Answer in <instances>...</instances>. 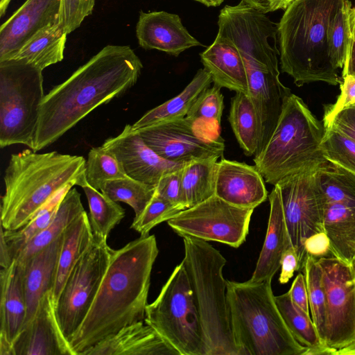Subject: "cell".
I'll return each instance as SVG.
<instances>
[{
  "label": "cell",
  "instance_id": "cell-1",
  "mask_svg": "<svg viewBox=\"0 0 355 355\" xmlns=\"http://www.w3.org/2000/svg\"><path fill=\"white\" fill-rule=\"evenodd\" d=\"M143 64L128 46L109 44L44 95L33 150L52 144L97 107L137 83Z\"/></svg>",
  "mask_w": 355,
  "mask_h": 355
},
{
  "label": "cell",
  "instance_id": "cell-2",
  "mask_svg": "<svg viewBox=\"0 0 355 355\" xmlns=\"http://www.w3.org/2000/svg\"><path fill=\"white\" fill-rule=\"evenodd\" d=\"M158 253L155 235L140 236L119 249H112L94 302L69 340L75 355H81L124 327L144 320L151 272Z\"/></svg>",
  "mask_w": 355,
  "mask_h": 355
},
{
  "label": "cell",
  "instance_id": "cell-3",
  "mask_svg": "<svg viewBox=\"0 0 355 355\" xmlns=\"http://www.w3.org/2000/svg\"><path fill=\"white\" fill-rule=\"evenodd\" d=\"M82 156L26 149L10 156L5 170L1 225L16 230L29 223L60 191L86 178Z\"/></svg>",
  "mask_w": 355,
  "mask_h": 355
},
{
  "label": "cell",
  "instance_id": "cell-4",
  "mask_svg": "<svg viewBox=\"0 0 355 355\" xmlns=\"http://www.w3.org/2000/svg\"><path fill=\"white\" fill-rule=\"evenodd\" d=\"M345 0H295L277 24L281 69L295 84L341 83L329 55V25Z\"/></svg>",
  "mask_w": 355,
  "mask_h": 355
},
{
  "label": "cell",
  "instance_id": "cell-5",
  "mask_svg": "<svg viewBox=\"0 0 355 355\" xmlns=\"http://www.w3.org/2000/svg\"><path fill=\"white\" fill-rule=\"evenodd\" d=\"M182 262L193 291L206 355H242L234 334L223 270L226 259L207 241L182 236Z\"/></svg>",
  "mask_w": 355,
  "mask_h": 355
},
{
  "label": "cell",
  "instance_id": "cell-6",
  "mask_svg": "<svg viewBox=\"0 0 355 355\" xmlns=\"http://www.w3.org/2000/svg\"><path fill=\"white\" fill-rule=\"evenodd\" d=\"M272 279L227 280L232 325L242 355H306L284 322L275 301Z\"/></svg>",
  "mask_w": 355,
  "mask_h": 355
},
{
  "label": "cell",
  "instance_id": "cell-7",
  "mask_svg": "<svg viewBox=\"0 0 355 355\" xmlns=\"http://www.w3.org/2000/svg\"><path fill=\"white\" fill-rule=\"evenodd\" d=\"M324 131L303 100L291 93L270 140L254 156L265 182L275 185L291 173L329 162L320 147Z\"/></svg>",
  "mask_w": 355,
  "mask_h": 355
},
{
  "label": "cell",
  "instance_id": "cell-8",
  "mask_svg": "<svg viewBox=\"0 0 355 355\" xmlns=\"http://www.w3.org/2000/svg\"><path fill=\"white\" fill-rule=\"evenodd\" d=\"M42 70L23 60L0 61V146L33 149L44 98Z\"/></svg>",
  "mask_w": 355,
  "mask_h": 355
},
{
  "label": "cell",
  "instance_id": "cell-9",
  "mask_svg": "<svg viewBox=\"0 0 355 355\" xmlns=\"http://www.w3.org/2000/svg\"><path fill=\"white\" fill-rule=\"evenodd\" d=\"M144 322L180 355H206L193 291L181 262L157 298L146 308Z\"/></svg>",
  "mask_w": 355,
  "mask_h": 355
},
{
  "label": "cell",
  "instance_id": "cell-10",
  "mask_svg": "<svg viewBox=\"0 0 355 355\" xmlns=\"http://www.w3.org/2000/svg\"><path fill=\"white\" fill-rule=\"evenodd\" d=\"M323 166L295 172L276 184L280 191L288 235L297 254L300 270L303 269L307 254L306 241L316 234L325 233L324 214L327 202L319 180V170Z\"/></svg>",
  "mask_w": 355,
  "mask_h": 355
},
{
  "label": "cell",
  "instance_id": "cell-11",
  "mask_svg": "<svg viewBox=\"0 0 355 355\" xmlns=\"http://www.w3.org/2000/svg\"><path fill=\"white\" fill-rule=\"evenodd\" d=\"M112 249L93 234L92 242L69 275L55 306L58 324L69 340L85 318L108 268Z\"/></svg>",
  "mask_w": 355,
  "mask_h": 355
},
{
  "label": "cell",
  "instance_id": "cell-12",
  "mask_svg": "<svg viewBox=\"0 0 355 355\" xmlns=\"http://www.w3.org/2000/svg\"><path fill=\"white\" fill-rule=\"evenodd\" d=\"M218 36L230 41L245 64L279 75L276 47L277 24L266 13L245 3L225 6L218 20Z\"/></svg>",
  "mask_w": 355,
  "mask_h": 355
},
{
  "label": "cell",
  "instance_id": "cell-13",
  "mask_svg": "<svg viewBox=\"0 0 355 355\" xmlns=\"http://www.w3.org/2000/svg\"><path fill=\"white\" fill-rule=\"evenodd\" d=\"M253 208L234 206L213 196L167 221L180 236L217 241L238 248L245 241Z\"/></svg>",
  "mask_w": 355,
  "mask_h": 355
},
{
  "label": "cell",
  "instance_id": "cell-14",
  "mask_svg": "<svg viewBox=\"0 0 355 355\" xmlns=\"http://www.w3.org/2000/svg\"><path fill=\"white\" fill-rule=\"evenodd\" d=\"M318 261L326 297L325 344L336 351L355 341V266L334 256Z\"/></svg>",
  "mask_w": 355,
  "mask_h": 355
},
{
  "label": "cell",
  "instance_id": "cell-15",
  "mask_svg": "<svg viewBox=\"0 0 355 355\" xmlns=\"http://www.w3.org/2000/svg\"><path fill=\"white\" fill-rule=\"evenodd\" d=\"M136 131L158 155L173 162L220 158L225 150L224 140L219 135L206 134L187 117Z\"/></svg>",
  "mask_w": 355,
  "mask_h": 355
},
{
  "label": "cell",
  "instance_id": "cell-16",
  "mask_svg": "<svg viewBox=\"0 0 355 355\" xmlns=\"http://www.w3.org/2000/svg\"><path fill=\"white\" fill-rule=\"evenodd\" d=\"M102 146L116 157L128 177L154 187L163 175L186 164L161 157L130 124L117 136L107 139Z\"/></svg>",
  "mask_w": 355,
  "mask_h": 355
},
{
  "label": "cell",
  "instance_id": "cell-17",
  "mask_svg": "<svg viewBox=\"0 0 355 355\" xmlns=\"http://www.w3.org/2000/svg\"><path fill=\"white\" fill-rule=\"evenodd\" d=\"M11 355H75L58 324L51 291L42 297L33 317L15 338Z\"/></svg>",
  "mask_w": 355,
  "mask_h": 355
},
{
  "label": "cell",
  "instance_id": "cell-18",
  "mask_svg": "<svg viewBox=\"0 0 355 355\" xmlns=\"http://www.w3.org/2000/svg\"><path fill=\"white\" fill-rule=\"evenodd\" d=\"M60 0H26L0 28V61L12 59L46 26L59 22Z\"/></svg>",
  "mask_w": 355,
  "mask_h": 355
},
{
  "label": "cell",
  "instance_id": "cell-19",
  "mask_svg": "<svg viewBox=\"0 0 355 355\" xmlns=\"http://www.w3.org/2000/svg\"><path fill=\"white\" fill-rule=\"evenodd\" d=\"M245 64L248 76L249 96L257 112L260 125L256 156L270 140L291 92L281 83L279 75Z\"/></svg>",
  "mask_w": 355,
  "mask_h": 355
},
{
  "label": "cell",
  "instance_id": "cell-20",
  "mask_svg": "<svg viewBox=\"0 0 355 355\" xmlns=\"http://www.w3.org/2000/svg\"><path fill=\"white\" fill-rule=\"evenodd\" d=\"M255 166L221 159L217 162L215 196L234 206L254 209L268 198Z\"/></svg>",
  "mask_w": 355,
  "mask_h": 355
},
{
  "label": "cell",
  "instance_id": "cell-21",
  "mask_svg": "<svg viewBox=\"0 0 355 355\" xmlns=\"http://www.w3.org/2000/svg\"><path fill=\"white\" fill-rule=\"evenodd\" d=\"M136 36L141 48L174 56L191 47L202 45L183 26L179 15L166 11H140Z\"/></svg>",
  "mask_w": 355,
  "mask_h": 355
},
{
  "label": "cell",
  "instance_id": "cell-22",
  "mask_svg": "<svg viewBox=\"0 0 355 355\" xmlns=\"http://www.w3.org/2000/svg\"><path fill=\"white\" fill-rule=\"evenodd\" d=\"M0 285V355H11L27 313L22 270L17 262L1 268Z\"/></svg>",
  "mask_w": 355,
  "mask_h": 355
},
{
  "label": "cell",
  "instance_id": "cell-23",
  "mask_svg": "<svg viewBox=\"0 0 355 355\" xmlns=\"http://www.w3.org/2000/svg\"><path fill=\"white\" fill-rule=\"evenodd\" d=\"M81 355H180L150 325L138 321L124 327Z\"/></svg>",
  "mask_w": 355,
  "mask_h": 355
},
{
  "label": "cell",
  "instance_id": "cell-24",
  "mask_svg": "<svg viewBox=\"0 0 355 355\" xmlns=\"http://www.w3.org/2000/svg\"><path fill=\"white\" fill-rule=\"evenodd\" d=\"M63 233L51 243L22 262L21 268L27 313L24 324L33 317L42 297L52 291L56 277Z\"/></svg>",
  "mask_w": 355,
  "mask_h": 355
},
{
  "label": "cell",
  "instance_id": "cell-25",
  "mask_svg": "<svg viewBox=\"0 0 355 355\" xmlns=\"http://www.w3.org/2000/svg\"><path fill=\"white\" fill-rule=\"evenodd\" d=\"M270 209L266 238L255 269L249 281L272 279L281 268L284 252L293 246L288 235L279 187L275 184L268 196Z\"/></svg>",
  "mask_w": 355,
  "mask_h": 355
},
{
  "label": "cell",
  "instance_id": "cell-26",
  "mask_svg": "<svg viewBox=\"0 0 355 355\" xmlns=\"http://www.w3.org/2000/svg\"><path fill=\"white\" fill-rule=\"evenodd\" d=\"M200 57L214 85L249 95L248 76L243 58L230 41L216 35Z\"/></svg>",
  "mask_w": 355,
  "mask_h": 355
},
{
  "label": "cell",
  "instance_id": "cell-27",
  "mask_svg": "<svg viewBox=\"0 0 355 355\" xmlns=\"http://www.w3.org/2000/svg\"><path fill=\"white\" fill-rule=\"evenodd\" d=\"M324 229L332 256L355 266V207L326 203Z\"/></svg>",
  "mask_w": 355,
  "mask_h": 355
},
{
  "label": "cell",
  "instance_id": "cell-28",
  "mask_svg": "<svg viewBox=\"0 0 355 355\" xmlns=\"http://www.w3.org/2000/svg\"><path fill=\"white\" fill-rule=\"evenodd\" d=\"M93 239V232L87 212L83 211L63 232L55 281L51 291L55 306L71 270L86 251Z\"/></svg>",
  "mask_w": 355,
  "mask_h": 355
},
{
  "label": "cell",
  "instance_id": "cell-29",
  "mask_svg": "<svg viewBox=\"0 0 355 355\" xmlns=\"http://www.w3.org/2000/svg\"><path fill=\"white\" fill-rule=\"evenodd\" d=\"M212 82L209 72L202 68L198 70L196 75L186 87L176 96L155 107L144 114L133 125L135 130L186 117L189 110L198 98L200 94Z\"/></svg>",
  "mask_w": 355,
  "mask_h": 355
},
{
  "label": "cell",
  "instance_id": "cell-30",
  "mask_svg": "<svg viewBox=\"0 0 355 355\" xmlns=\"http://www.w3.org/2000/svg\"><path fill=\"white\" fill-rule=\"evenodd\" d=\"M67 35L59 22L50 24L28 40L12 59L23 60L43 71L63 60Z\"/></svg>",
  "mask_w": 355,
  "mask_h": 355
},
{
  "label": "cell",
  "instance_id": "cell-31",
  "mask_svg": "<svg viewBox=\"0 0 355 355\" xmlns=\"http://www.w3.org/2000/svg\"><path fill=\"white\" fill-rule=\"evenodd\" d=\"M275 301L293 336L308 348L306 355H334L336 350L322 343L309 314L293 303L288 292L275 296Z\"/></svg>",
  "mask_w": 355,
  "mask_h": 355
},
{
  "label": "cell",
  "instance_id": "cell-32",
  "mask_svg": "<svg viewBox=\"0 0 355 355\" xmlns=\"http://www.w3.org/2000/svg\"><path fill=\"white\" fill-rule=\"evenodd\" d=\"M83 211L80 193L76 188H71L60 201L51 222L28 243L15 261L22 262L56 240Z\"/></svg>",
  "mask_w": 355,
  "mask_h": 355
},
{
  "label": "cell",
  "instance_id": "cell-33",
  "mask_svg": "<svg viewBox=\"0 0 355 355\" xmlns=\"http://www.w3.org/2000/svg\"><path fill=\"white\" fill-rule=\"evenodd\" d=\"M229 121L240 147L247 156L255 155L260 125L249 95L236 92L231 99Z\"/></svg>",
  "mask_w": 355,
  "mask_h": 355
},
{
  "label": "cell",
  "instance_id": "cell-34",
  "mask_svg": "<svg viewBox=\"0 0 355 355\" xmlns=\"http://www.w3.org/2000/svg\"><path fill=\"white\" fill-rule=\"evenodd\" d=\"M218 157L192 160L183 168L182 186L187 208L215 195Z\"/></svg>",
  "mask_w": 355,
  "mask_h": 355
},
{
  "label": "cell",
  "instance_id": "cell-35",
  "mask_svg": "<svg viewBox=\"0 0 355 355\" xmlns=\"http://www.w3.org/2000/svg\"><path fill=\"white\" fill-rule=\"evenodd\" d=\"M85 191L93 234L107 239L111 230L125 217L124 209L100 190L92 187L85 178L79 184Z\"/></svg>",
  "mask_w": 355,
  "mask_h": 355
},
{
  "label": "cell",
  "instance_id": "cell-36",
  "mask_svg": "<svg viewBox=\"0 0 355 355\" xmlns=\"http://www.w3.org/2000/svg\"><path fill=\"white\" fill-rule=\"evenodd\" d=\"M72 187H67L57 193L26 225L16 230H6L1 225V233L8 248L12 261H15L21 250L34 237L43 231L51 222L60 201Z\"/></svg>",
  "mask_w": 355,
  "mask_h": 355
},
{
  "label": "cell",
  "instance_id": "cell-37",
  "mask_svg": "<svg viewBox=\"0 0 355 355\" xmlns=\"http://www.w3.org/2000/svg\"><path fill=\"white\" fill-rule=\"evenodd\" d=\"M327 203L355 207V174L330 162L319 170Z\"/></svg>",
  "mask_w": 355,
  "mask_h": 355
},
{
  "label": "cell",
  "instance_id": "cell-38",
  "mask_svg": "<svg viewBox=\"0 0 355 355\" xmlns=\"http://www.w3.org/2000/svg\"><path fill=\"white\" fill-rule=\"evenodd\" d=\"M303 270L312 320L320 339L326 345V297L322 280V271L318 259L307 254Z\"/></svg>",
  "mask_w": 355,
  "mask_h": 355
},
{
  "label": "cell",
  "instance_id": "cell-39",
  "mask_svg": "<svg viewBox=\"0 0 355 355\" xmlns=\"http://www.w3.org/2000/svg\"><path fill=\"white\" fill-rule=\"evenodd\" d=\"M101 191L116 202L130 205L135 211V218H137L154 196L156 187L127 176L107 182Z\"/></svg>",
  "mask_w": 355,
  "mask_h": 355
},
{
  "label": "cell",
  "instance_id": "cell-40",
  "mask_svg": "<svg viewBox=\"0 0 355 355\" xmlns=\"http://www.w3.org/2000/svg\"><path fill=\"white\" fill-rule=\"evenodd\" d=\"M349 0H345L332 19L327 33L329 55L336 69L343 68L346 61L352 39Z\"/></svg>",
  "mask_w": 355,
  "mask_h": 355
},
{
  "label": "cell",
  "instance_id": "cell-41",
  "mask_svg": "<svg viewBox=\"0 0 355 355\" xmlns=\"http://www.w3.org/2000/svg\"><path fill=\"white\" fill-rule=\"evenodd\" d=\"M85 174L87 182L100 191L107 182L128 176L116 157L102 146L89 151Z\"/></svg>",
  "mask_w": 355,
  "mask_h": 355
},
{
  "label": "cell",
  "instance_id": "cell-42",
  "mask_svg": "<svg viewBox=\"0 0 355 355\" xmlns=\"http://www.w3.org/2000/svg\"><path fill=\"white\" fill-rule=\"evenodd\" d=\"M324 128L320 147L325 159L355 174V141L333 127Z\"/></svg>",
  "mask_w": 355,
  "mask_h": 355
},
{
  "label": "cell",
  "instance_id": "cell-43",
  "mask_svg": "<svg viewBox=\"0 0 355 355\" xmlns=\"http://www.w3.org/2000/svg\"><path fill=\"white\" fill-rule=\"evenodd\" d=\"M220 89L216 85L205 89L193 104L186 117L198 125L208 124L210 128L217 130L224 108V98Z\"/></svg>",
  "mask_w": 355,
  "mask_h": 355
},
{
  "label": "cell",
  "instance_id": "cell-44",
  "mask_svg": "<svg viewBox=\"0 0 355 355\" xmlns=\"http://www.w3.org/2000/svg\"><path fill=\"white\" fill-rule=\"evenodd\" d=\"M183 209L158 195L156 191L141 214L134 218L130 228L140 234L149 235L156 225L174 217Z\"/></svg>",
  "mask_w": 355,
  "mask_h": 355
},
{
  "label": "cell",
  "instance_id": "cell-45",
  "mask_svg": "<svg viewBox=\"0 0 355 355\" xmlns=\"http://www.w3.org/2000/svg\"><path fill=\"white\" fill-rule=\"evenodd\" d=\"M96 0H60L59 24L68 35L93 11Z\"/></svg>",
  "mask_w": 355,
  "mask_h": 355
},
{
  "label": "cell",
  "instance_id": "cell-46",
  "mask_svg": "<svg viewBox=\"0 0 355 355\" xmlns=\"http://www.w3.org/2000/svg\"><path fill=\"white\" fill-rule=\"evenodd\" d=\"M184 166L163 175L156 187L158 195L183 210L187 209L182 186Z\"/></svg>",
  "mask_w": 355,
  "mask_h": 355
},
{
  "label": "cell",
  "instance_id": "cell-47",
  "mask_svg": "<svg viewBox=\"0 0 355 355\" xmlns=\"http://www.w3.org/2000/svg\"><path fill=\"white\" fill-rule=\"evenodd\" d=\"M355 104V76H343L340 83V94L334 104L327 105L324 108L323 123L330 120L341 110Z\"/></svg>",
  "mask_w": 355,
  "mask_h": 355
},
{
  "label": "cell",
  "instance_id": "cell-48",
  "mask_svg": "<svg viewBox=\"0 0 355 355\" xmlns=\"http://www.w3.org/2000/svg\"><path fill=\"white\" fill-rule=\"evenodd\" d=\"M323 125L333 127L355 141V104L339 111Z\"/></svg>",
  "mask_w": 355,
  "mask_h": 355
},
{
  "label": "cell",
  "instance_id": "cell-49",
  "mask_svg": "<svg viewBox=\"0 0 355 355\" xmlns=\"http://www.w3.org/2000/svg\"><path fill=\"white\" fill-rule=\"evenodd\" d=\"M288 292L293 303L309 314L308 292L304 274H297Z\"/></svg>",
  "mask_w": 355,
  "mask_h": 355
},
{
  "label": "cell",
  "instance_id": "cell-50",
  "mask_svg": "<svg viewBox=\"0 0 355 355\" xmlns=\"http://www.w3.org/2000/svg\"><path fill=\"white\" fill-rule=\"evenodd\" d=\"M300 270L299 258L295 248L291 246L283 254L281 259V273L279 277L280 284L287 283L295 271Z\"/></svg>",
  "mask_w": 355,
  "mask_h": 355
},
{
  "label": "cell",
  "instance_id": "cell-51",
  "mask_svg": "<svg viewBox=\"0 0 355 355\" xmlns=\"http://www.w3.org/2000/svg\"><path fill=\"white\" fill-rule=\"evenodd\" d=\"M305 250L306 254L317 259L327 256L329 248L326 234L320 233L309 238L305 243Z\"/></svg>",
  "mask_w": 355,
  "mask_h": 355
},
{
  "label": "cell",
  "instance_id": "cell-52",
  "mask_svg": "<svg viewBox=\"0 0 355 355\" xmlns=\"http://www.w3.org/2000/svg\"><path fill=\"white\" fill-rule=\"evenodd\" d=\"M343 76L345 75L355 76V34L352 35L349 52L343 67Z\"/></svg>",
  "mask_w": 355,
  "mask_h": 355
},
{
  "label": "cell",
  "instance_id": "cell-53",
  "mask_svg": "<svg viewBox=\"0 0 355 355\" xmlns=\"http://www.w3.org/2000/svg\"><path fill=\"white\" fill-rule=\"evenodd\" d=\"M0 266L1 268H7L14 261H12L8 246L1 234H0Z\"/></svg>",
  "mask_w": 355,
  "mask_h": 355
},
{
  "label": "cell",
  "instance_id": "cell-54",
  "mask_svg": "<svg viewBox=\"0 0 355 355\" xmlns=\"http://www.w3.org/2000/svg\"><path fill=\"white\" fill-rule=\"evenodd\" d=\"M245 3L263 12H269L270 0H241Z\"/></svg>",
  "mask_w": 355,
  "mask_h": 355
},
{
  "label": "cell",
  "instance_id": "cell-55",
  "mask_svg": "<svg viewBox=\"0 0 355 355\" xmlns=\"http://www.w3.org/2000/svg\"><path fill=\"white\" fill-rule=\"evenodd\" d=\"M295 0H270L269 12H273L279 9L286 8Z\"/></svg>",
  "mask_w": 355,
  "mask_h": 355
},
{
  "label": "cell",
  "instance_id": "cell-56",
  "mask_svg": "<svg viewBox=\"0 0 355 355\" xmlns=\"http://www.w3.org/2000/svg\"><path fill=\"white\" fill-rule=\"evenodd\" d=\"M334 355H355V341L343 348L336 350Z\"/></svg>",
  "mask_w": 355,
  "mask_h": 355
},
{
  "label": "cell",
  "instance_id": "cell-57",
  "mask_svg": "<svg viewBox=\"0 0 355 355\" xmlns=\"http://www.w3.org/2000/svg\"><path fill=\"white\" fill-rule=\"evenodd\" d=\"M200 2L207 7H217L220 6L224 0H194Z\"/></svg>",
  "mask_w": 355,
  "mask_h": 355
},
{
  "label": "cell",
  "instance_id": "cell-58",
  "mask_svg": "<svg viewBox=\"0 0 355 355\" xmlns=\"http://www.w3.org/2000/svg\"><path fill=\"white\" fill-rule=\"evenodd\" d=\"M352 35L355 34V7L352 8L349 15Z\"/></svg>",
  "mask_w": 355,
  "mask_h": 355
},
{
  "label": "cell",
  "instance_id": "cell-59",
  "mask_svg": "<svg viewBox=\"0 0 355 355\" xmlns=\"http://www.w3.org/2000/svg\"><path fill=\"white\" fill-rule=\"evenodd\" d=\"M10 0H0V16L2 17L5 13Z\"/></svg>",
  "mask_w": 355,
  "mask_h": 355
}]
</instances>
